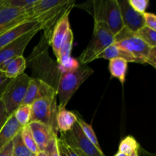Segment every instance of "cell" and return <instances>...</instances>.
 <instances>
[{"label": "cell", "instance_id": "obj_4", "mask_svg": "<svg viewBox=\"0 0 156 156\" xmlns=\"http://www.w3.org/2000/svg\"><path fill=\"white\" fill-rule=\"evenodd\" d=\"M31 77L23 73L11 79L1 97L5 108L9 115H12L22 104Z\"/></svg>", "mask_w": 156, "mask_h": 156}, {"label": "cell", "instance_id": "obj_33", "mask_svg": "<svg viewBox=\"0 0 156 156\" xmlns=\"http://www.w3.org/2000/svg\"><path fill=\"white\" fill-rule=\"evenodd\" d=\"M10 115L7 113L5 108L4 105H3L2 101L1 98H0V130L4 126L5 123L9 118Z\"/></svg>", "mask_w": 156, "mask_h": 156}, {"label": "cell", "instance_id": "obj_1", "mask_svg": "<svg viewBox=\"0 0 156 156\" xmlns=\"http://www.w3.org/2000/svg\"><path fill=\"white\" fill-rule=\"evenodd\" d=\"M93 73L94 70L92 69L81 64L80 67L76 71L60 75L56 88V95L59 98L58 108H66L81 85Z\"/></svg>", "mask_w": 156, "mask_h": 156}, {"label": "cell", "instance_id": "obj_29", "mask_svg": "<svg viewBox=\"0 0 156 156\" xmlns=\"http://www.w3.org/2000/svg\"><path fill=\"white\" fill-rule=\"evenodd\" d=\"M44 152L48 156H61L59 152V143H58V136L53 135L48 145L46 147Z\"/></svg>", "mask_w": 156, "mask_h": 156}, {"label": "cell", "instance_id": "obj_26", "mask_svg": "<svg viewBox=\"0 0 156 156\" xmlns=\"http://www.w3.org/2000/svg\"><path fill=\"white\" fill-rule=\"evenodd\" d=\"M20 135H21V140H22L23 143H24V145L26 146V147L34 154V155H36L37 153L40 152L39 149H38L36 143L34 141V139L33 136H32L31 132H30V129L29 128L28 125L27 126H24L21 129V133H20Z\"/></svg>", "mask_w": 156, "mask_h": 156}, {"label": "cell", "instance_id": "obj_14", "mask_svg": "<svg viewBox=\"0 0 156 156\" xmlns=\"http://www.w3.org/2000/svg\"><path fill=\"white\" fill-rule=\"evenodd\" d=\"M28 126L40 151L45 150L53 136L56 135L53 133L46 125L40 122H30Z\"/></svg>", "mask_w": 156, "mask_h": 156}, {"label": "cell", "instance_id": "obj_18", "mask_svg": "<svg viewBox=\"0 0 156 156\" xmlns=\"http://www.w3.org/2000/svg\"><path fill=\"white\" fill-rule=\"evenodd\" d=\"M114 58H122L125 59L127 62H136L140 63L138 59H136L130 53L126 51V50L123 49L122 47H119L117 44H114L105 49L101 53L99 54L98 59H105L111 60Z\"/></svg>", "mask_w": 156, "mask_h": 156}, {"label": "cell", "instance_id": "obj_27", "mask_svg": "<svg viewBox=\"0 0 156 156\" xmlns=\"http://www.w3.org/2000/svg\"><path fill=\"white\" fill-rule=\"evenodd\" d=\"M13 144V155L14 156H34L23 143L20 133L17 135L12 140Z\"/></svg>", "mask_w": 156, "mask_h": 156}, {"label": "cell", "instance_id": "obj_12", "mask_svg": "<svg viewBox=\"0 0 156 156\" xmlns=\"http://www.w3.org/2000/svg\"><path fill=\"white\" fill-rule=\"evenodd\" d=\"M38 27H41L40 23L37 21H27L21 23L12 28L0 34V50H2L3 47L7 46L8 44L12 43L19 37L24 35V34Z\"/></svg>", "mask_w": 156, "mask_h": 156}, {"label": "cell", "instance_id": "obj_37", "mask_svg": "<svg viewBox=\"0 0 156 156\" xmlns=\"http://www.w3.org/2000/svg\"><path fill=\"white\" fill-rule=\"evenodd\" d=\"M58 143H59V152H60L61 156H66V151L64 149L63 146L62 145V143L59 142V139H58Z\"/></svg>", "mask_w": 156, "mask_h": 156}, {"label": "cell", "instance_id": "obj_22", "mask_svg": "<svg viewBox=\"0 0 156 156\" xmlns=\"http://www.w3.org/2000/svg\"><path fill=\"white\" fill-rule=\"evenodd\" d=\"M76 115H77V123L79 126V127H80L81 130H82V133H84V135H85V136H86V138L88 139L91 143H92L98 149H101L100 145H99L97 136H96L95 133H94V129H93L91 124H88V123H86V122L82 118V117L79 115V113L76 112Z\"/></svg>", "mask_w": 156, "mask_h": 156}, {"label": "cell", "instance_id": "obj_35", "mask_svg": "<svg viewBox=\"0 0 156 156\" xmlns=\"http://www.w3.org/2000/svg\"><path fill=\"white\" fill-rule=\"evenodd\" d=\"M0 156H13V144L12 141L8 143L0 150Z\"/></svg>", "mask_w": 156, "mask_h": 156}, {"label": "cell", "instance_id": "obj_10", "mask_svg": "<svg viewBox=\"0 0 156 156\" xmlns=\"http://www.w3.org/2000/svg\"><path fill=\"white\" fill-rule=\"evenodd\" d=\"M41 30H42L41 27L34 29V30L24 34L22 36L19 37L16 40L12 41V43L8 44L7 46L3 47L2 50H0V64L9 59L23 56V53H24L26 47L28 45L32 38L37 34L38 31Z\"/></svg>", "mask_w": 156, "mask_h": 156}, {"label": "cell", "instance_id": "obj_2", "mask_svg": "<svg viewBox=\"0 0 156 156\" xmlns=\"http://www.w3.org/2000/svg\"><path fill=\"white\" fill-rule=\"evenodd\" d=\"M114 44V36L106 23L94 21L92 36L89 44L81 53L78 60L82 65H86L97 59L100 53Z\"/></svg>", "mask_w": 156, "mask_h": 156}, {"label": "cell", "instance_id": "obj_38", "mask_svg": "<svg viewBox=\"0 0 156 156\" xmlns=\"http://www.w3.org/2000/svg\"><path fill=\"white\" fill-rule=\"evenodd\" d=\"M35 156H48L47 155V153H46L44 151H40L38 153H37Z\"/></svg>", "mask_w": 156, "mask_h": 156}, {"label": "cell", "instance_id": "obj_11", "mask_svg": "<svg viewBox=\"0 0 156 156\" xmlns=\"http://www.w3.org/2000/svg\"><path fill=\"white\" fill-rule=\"evenodd\" d=\"M122 21L125 27L130 31L136 32L137 30L145 25L143 15L134 10L126 0H117Z\"/></svg>", "mask_w": 156, "mask_h": 156}, {"label": "cell", "instance_id": "obj_15", "mask_svg": "<svg viewBox=\"0 0 156 156\" xmlns=\"http://www.w3.org/2000/svg\"><path fill=\"white\" fill-rule=\"evenodd\" d=\"M27 60L23 56L9 59L0 64V72L9 79H12L24 73Z\"/></svg>", "mask_w": 156, "mask_h": 156}, {"label": "cell", "instance_id": "obj_17", "mask_svg": "<svg viewBox=\"0 0 156 156\" xmlns=\"http://www.w3.org/2000/svg\"><path fill=\"white\" fill-rule=\"evenodd\" d=\"M77 122L76 112L67 111L66 108H58L56 116V123L60 133L69 132Z\"/></svg>", "mask_w": 156, "mask_h": 156}, {"label": "cell", "instance_id": "obj_41", "mask_svg": "<svg viewBox=\"0 0 156 156\" xmlns=\"http://www.w3.org/2000/svg\"><path fill=\"white\" fill-rule=\"evenodd\" d=\"M34 156H35V155H34Z\"/></svg>", "mask_w": 156, "mask_h": 156}, {"label": "cell", "instance_id": "obj_9", "mask_svg": "<svg viewBox=\"0 0 156 156\" xmlns=\"http://www.w3.org/2000/svg\"><path fill=\"white\" fill-rule=\"evenodd\" d=\"M56 95V90L50 84L37 78H31L21 105H31L35 101Z\"/></svg>", "mask_w": 156, "mask_h": 156}, {"label": "cell", "instance_id": "obj_3", "mask_svg": "<svg viewBox=\"0 0 156 156\" xmlns=\"http://www.w3.org/2000/svg\"><path fill=\"white\" fill-rule=\"evenodd\" d=\"M94 21L106 23L114 36L123 28V21L117 0H101L93 2Z\"/></svg>", "mask_w": 156, "mask_h": 156}, {"label": "cell", "instance_id": "obj_23", "mask_svg": "<svg viewBox=\"0 0 156 156\" xmlns=\"http://www.w3.org/2000/svg\"><path fill=\"white\" fill-rule=\"evenodd\" d=\"M15 120L21 126L29 124L31 117V108L30 105H21L13 114Z\"/></svg>", "mask_w": 156, "mask_h": 156}, {"label": "cell", "instance_id": "obj_24", "mask_svg": "<svg viewBox=\"0 0 156 156\" xmlns=\"http://www.w3.org/2000/svg\"><path fill=\"white\" fill-rule=\"evenodd\" d=\"M135 34L149 47L156 48V30L144 25L135 32Z\"/></svg>", "mask_w": 156, "mask_h": 156}, {"label": "cell", "instance_id": "obj_21", "mask_svg": "<svg viewBox=\"0 0 156 156\" xmlns=\"http://www.w3.org/2000/svg\"><path fill=\"white\" fill-rule=\"evenodd\" d=\"M73 40H74V35L72 29L70 28L67 32L66 35L64 37L63 41L61 44L60 49H59V56L57 58V64L62 63L66 60L71 57L72 50L73 46Z\"/></svg>", "mask_w": 156, "mask_h": 156}, {"label": "cell", "instance_id": "obj_20", "mask_svg": "<svg viewBox=\"0 0 156 156\" xmlns=\"http://www.w3.org/2000/svg\"><path fill=\"white\" fill-rule=\"evenodd\" d=\"M66 0H37L28 13L29 20L31 21V18L34 17L62 4Z\"/></svg>", "mask_w": 156, "mask_h": 156}, {"label": "cell", "instance_id": "obj_6", "mask_svg": "<svg viewBox=\"0 0 156 156\" xmlns=\"http://www.w3.org/2000/svg\"><path fill=\"white\" fill-rule=\"evenodd\" d=\"M114 44L130 53L140 64H147V59L152 48L135 34V33L123 28L114 36Z\"/></svg>", "mask_w": 156, "mask_h": 156}, {"label": "cell", "instance_id": "obj_16", "mask_svg": "<svg viewBox=\"0 0 156 156\" xmlns=\"http://www.w3.org/2000/svg\"><path fill=\"white\" fill-rule=\"evenodd\" d=\"M22 128L23 126L17 122L13 114L11 115L0 130V150L12 142L21 133Z\"/></svg>", "mask_w": 156, "mask_h": 156}, {"label": "cell", "instance_id": "obj_8", "mask_svg": "<svg viewBox=\"0 0 156 156\" xmlns=\"http://www.w3.org/2000/svg\"><path fill=\"white\" fill-rule=\"evenodd\" d=\"M27 21L30 20L25 10L11 7L0 0V34Z\"/></svg>", "mask_w": 156, "mask_h": 156}, {"label": "cell", "instance_id": "obj_42", "mask_svg": "<svg viewBox=\"0 0 156 156\" xmlns=\"http://www.w3.org/2000/svg\"><path fill=\"white\" fill-rule=\"evenodd\" d=\"M13 156H14V155H13Z\"/></svg>", "mask_w": 156, "mask_h": 156}, {"label": "cell", "instance_id": "obj_28", "mask_svg": "<svg viewBox=\"0 0 156 156\" xmlns=\"http://www.w3.org/2000/svg\"><path fill=\"white\" fill-rule=\"evenodd\" d=\"M80 66L81 64L79 60L71 56L65 62L57 64V70L60 73V75L66 74V73H73L76 71L80 67Z\"/></svg>", "mask_w": 156, "mask_h": 156}, {"label": "cell", "instance_id": "obj_36", "mask_svg": "<svg viewBox=\"0 0 156 156\" xmlns=\"http://www.w3.org/2000/svg\"><path fill=\"white\" fill-rule=\"evenodd\" d=\"M147 64H149L155 69L156 68V48H152L151 50L147 59Z\"/></svg>", "mask_w": 156, "mask_h": 156}, {"label": "cell", "instance_id": "obj_13", "mask_svg": "<svg viewBox=\"0 0 156 156\" xmlns=\"http://www.w3.org/2000/svg\"><path fill=\"white\" fill-rule=\"evenodd\" d=\"M69 14L67 13L58 21L57 24L53 28L52 35L49 41L50 45L53 49V53L57 59L59 56V49H60L61 44L63 41L64 37L66 35L68 30L70 29L69 23Z\"/></svg>", "mask_w": 156, "mask_h": 156}, {"label": "cell", "instance_id": "obj_40", "mask_svg": "<svg viewBox=\"0 0 156 156\" xmlns=\"http://www.w3.org/2000/svg\"><path fill=\"white\" fill-rule=\"evenodd\" d=\"M114 156H129V155H126V154L122 153V152H118Z\"/></svg>", "mask_w": 156, "mask_h": 156}, {"label": "cell", "instance_id": "obj_25", "mask_svg": "<svg viewBox=\"0 0 156 156\" xmlns=\"http://www.w3.org/2000/svg\"><path fill=\"white\" fill-rule=\"evenodd\" d=\"M139 148H140V145L136 140L132 136H128L120 142L119 145L118 152L129 155L135 151L139 150Z\"/></svg>", "mask_w": 156, "mask_h": 156}, {"label": "cell", "instance_id": "obj_7", "mask_svg": "<svg viewBox=\"0 0 156 156\" xmlns=\"http://www.w3.org/2000/svg\"><path fill=\"white\" fill-rule=\"evenodd\" d=\"M61 138L71 144L85 156H105L101 149H99L86 138L77 122L69 132L61 133Z\"/></svg>", "mask_w": 156, "mask_h": 156}, {"label": "cell", "instance_id": "obj_39", "mask_svg": "<svg viewBox=\"0 0 156 156\" xmlns=\"http://www.w3.org/2000/svg\"><path fill=\"white\" fill-rule=\"evenodd\" d=\"M129 156H139V150L135 151V152H133L131 155H129Z\"/></svg>", "mask_w": 156, "mask_h": 156}, {"label": "cell", "instance_id": "obj_31", "mask_svg": "<svg viewBox=\"0 0 156 156\" xmlns=\"http://www.w3.org/2000/svg\"><path fill=\"white\" fill-rule=\"evenodd\" d=\"M59 142L62 143V145L63 146L64 149L66 151V156H85L82 152H81L79 149H77L76 148H75L74 146H72L71 144H69V143L66 142L65 140H62V138H59Z\"/></svg>", "mask_w": 156, "mask_h": 156}, {"label": "cell", "instance_id": "obj_32", "mask_svg": "<svg viewBox=\"0 0 156 156\" xmlns=\"http://www.w3.org/2000/svg\"><path fill=\"white\" fill-rule=\"evenodd\" d=\"M144 19L145 25L152 30H156V15L153 13L144 12L142 14Z\"/></svg>", "mask_w": 156, "mask_h": 156}, {"label": "cell", "instance_id": "obj_34", "mask_svg": "<svg viewBox=\"0 0 156 156\" xmlns=\"http://www.w3.org/2000/svg\"><path fill=\"white\" fill-rule=\"evenodd\" d=\"M10 79L6 77L4 74H2L0 72V98H1L3 92H4L5 89L9 82H10Z\"/></svg>", "mask_w": 156, "mask_h": 156}, {"label": "cell", "instance_id": "obj_19", "mask_svg": "<svg viewBox=\"0 0 156 156\" xmlns=\"http://www.w3.org/2000/svg\"><path fill=\"white\" fill-rule=\"evenodd\" d=\"M128 62L122 58H114L109 60V70L112 78H116L122 85L126 82Z\"/></svg>", "mask_w": 156, "mask_h": 156}, {"label": "cell", "instance_id": "obj_5", "mask_svg": "<svg viewBox=\"0 0 156 156\" xmlns=\"http://www.w3.org/2000/svg\"><path fill=\"white\" fill-rule=\"evenodd\" d=\"M57 95L45 97L35 101L31 105L30 122L37 121L44 123L53 133H58L56 123V116L58 111L56 103Z\"/></svg>", "mask_w": 156, "mask_h": 156}, {"label": "cell", "instance_id": "obj_30", "mask_svg": "<svg viewBox=\"0 0 156 156\" xmlns=\"http://www.w3.org/2000/svg\"><path fill=\"white\" fill-rule=\"evenodd\" d=\"M127 2L134 10L140 14L146 12L149 3V0H128Z\"/></svg>", "mask_w": 156, "mask_h": 156}]
</instances>
